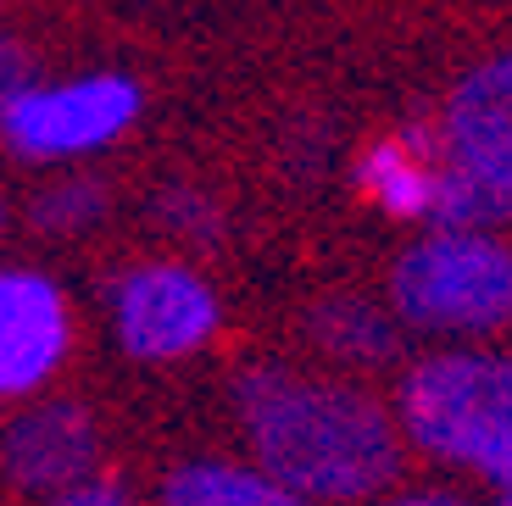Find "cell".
Wrapping results in <instances>:
<instances>
[{"label": "cell", "instance_id": "1", "mask_svg": "<svg viewBox=\"0 0 512 506\" xmlns=\"http://www.w3.org/2000/svg\"><path fill=\"white\" fill-rule=\"evenodd\" d=\"M234 401L262 456V479L301 501H351L396 473L390 418L346 384L251 367Z\"/></svg>", "mask_w": 512, "mask_h": 506}, {"label": "cell", "instance_id": "2", "mask_svg": "<svg viewBox=\"0 0 512 506\" xmlns=\"http://www.w3.org/2000/svg\"><path fill=\"white\" fill-rule=\"evenodd\" d=\"M401 418L423 451L479 468L512 490V362L435 356L401 384Z\"/></svg>", "mask_w": 512, "mask_h": 506}, {"label": "cell", "instance_id": "3", "mask_svg": "<svg viewBox=\"0 0 512 506\" xmlns=\"http://www.w3.org/2000/svg\"><path fill=\"white\" fill-rule=\"evenodd\" d=\"M451 167L435 173V217L446 234L512 217V51L474 67L446 106Z\"/></svg>", "mask_w": 512, "mask_h": 506}, {"label": "cell", "instance_id": "4", "mask_svg": "<svg viewBox=\"0 0 512 506\" xmlns=\"http://www.w3.org/2000/svg\"><path fill=\"white\" fill-rule=\"evenodd\" d=\"M390 295L418 329H496L512 317V251L485 234H429L396 262Z\"/></svg>", "mask_w": 512, "mask_h": 506}, {"label": "cell", "instance_id": "5", "mask_svg": "<svg viewBox=\"0 0 512 506\" xmlns=\"http://www.w3.org/2000/svg\"><path fill=\"white\" fill-rule=\"evenodd\" d=\"M140 117V84L123 73H90L73 84H23L0 106V134L17 156H78L117 140Z\"/></svg>", "mask_w": 512, "mask_h": 506}, {"label": "cell", "instance_id": "6", "mask_svg": "<svg viewBox=\"0 0 512 506\" xmlns=\"http://www.w3.org/2000/svg\"><path fill=\"white\" fill-rule=\"evenodd\" d=\"M112 323L128 356L162 362V356H184L206 345V334L218 329V295L190 267L145 262L128 267L112 284Z\"/></svg>", "mask_w": 512, "mask_h": 506}, {"label": "cell", "instance_id": "7", "mask_svg": "<svg viewBox=\"0 0 512 506\" xmlns=\"http://www.w3.org/2000/svg\"><path fill=\"white\" fill-rule=\"evenodd\" d=\"M67 356L62 290L39 273H0V395H28Z\"/></svg>", "mask_w": 512, "mask_h": 506}, {"label": "cell", "instance_id": "8", "mask_svg": "<svg viewBox=\"0 0 512 506\" xmlns=\"http://www.w3.org/2000/svg\"><path fill=\"white\" fill-rule=\"evenodd\" d=\"M0 462L12 473L17 490H73L90 479L95 462V429L90 418L67 401L34 406L23 418H12L6 440H0Z\"/></svg>", "mask_w": 512, "mask_h": 506}, {"label": "cell", "instance_id": "9", "mask_svg": "<svg viewBox=\"0 0 512 506\" xmlns=\"http://www.w3.org/2000/svg\"><path fill=\"white\" fill-rule=\"evenodd\" d=\"M162 506H307L301 495L279 490L273 479L229 462H190L167 479Z\"/></svg>", "mask_w": 512, "mask_h": 506}, {"label": "cell", "instance_id": "10", "mask_svg": "<svg viewBox=\"0 0 512 506\" xmlns=\"http://www.w3.org/2000/svg\"><path fill=\"white\" fill-rule=\"evenodd\" d=\"M362 190L396 217H429V201H435V162L418 156L407 140H379L357 167Z\"/></svg>", "mask_w": 512, "mask_h": 506}, {"label": "cell", "instance_id": "11", "mask_svg": "<svg viewBox=\"0 0 512 506\" xmlns=\"http://www.w3.org/2000/svg\"><path fill=\"white\" fill-rule=\"evenodd\" d=\"M312 334H318L323 351L351 356V362H384L396 351V329L379 306L357 301V295H329V301L312 312Z\"/></svg>", "mask_w": 512, "mask_h": 506}, {"label": "cell", "instance_id": "12", "mask_svg": "<svg viewBox=\"0 0 512 506\" xmlns=\"http://www.w3.org/2000/svg\"><path fill=\"white\" fill-rule=\"evenodd\" d=\"M101 212H106V190L95 178H62L56 190L39 195L34 223L51 228V234H78V228H90Z\"/></svg>", "mask_w": 512, "mask_h": 506}, {"label": "cell", "instance_id": "13", "mask_svg": "<svg viewBox=\"0 0 512 506\" xmlns=\"http://www.w3.org/2000/svg\"><path fill=\"white\" fill-rule=\"evenodd\" d=\"M156 223L184 234V240H206V234H218V206L201 190H162L156 195Z\"/></svg>", "mask_w": 512, "mask_h": 506}, {"label": "cell", "instance_id": "14", "mask_svg": "<svg viewBox=\"0 0 512 506\" xmlns=\"http://www.w3.org/2000/svg\"><path fill=\"white\" fill-rule=\"evenodd\" d=\"M51 506H128V490L117 479H84L73 490H62Z\"/></svg>", "mask_w": 512, "mask_h": 506}, {"label": "cell", "instance_id": "15", "mask_svg": "<svg viewBox=\"0 0 512 506\" xmlns=\"http://www.w3.org/2000/svg\"><path fill=\"white\" fill-rule=\"evenodd\" d=\"M23 84H28V56L17 51L12 39H0V106L12 101Z\"/></svg>", "mask_w": 512, "mask_h": 506}, {"label": "cell", "instance_id": "16", "mask_svg": "<svg viewBox=\"0 0 512 506\" xmlns=\"http://www.w3.org/2000/svg\"><path fill=\"white\" fill-rule=\"evenodd\" d=\"M396 506H457V501H440V495H412V501H396Z\"/></svg>", "mask_w": 512, "mask_h": 506}, {"label": "cell", "instance_id": "17", "mask_svg": "<svg viewBox=\"0 0 512 506\" xmlns=\"http://www.w3.org/2000/svg\"><path fill=\"white\" fill-rule=\"evenodd\" d=\"M501 506H512V490H501Z\"/></svg>", "mask_w": 512, "mask_h": 506}]
</instances>
